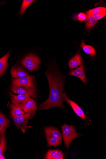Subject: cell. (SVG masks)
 <instances>
[{
	"label": "cell",
	"instance_id": "1",
	"mask_svg": "<svg viewBox=\"0 0 106 159\" xmlns=\"http://www.w3.org/2000/svg\"><path fill=\"white\" fill-rule=\"evenodd\" d=\"M49 82L50 94L48 99L39 105V110L52 107L64 108L61 95L64 91V83L56 71L48 70L45 73Z\"/></svg>",
	"mask_w": 106,
	"mask_h": 159
},
{
	"label": "cell",
	"instance_id": "2",
	"mask_svg": "<svg viewBox=\"0 0 106 159\" xmlns=\"http://www.w3.org/2000/svg\"><path fill=\"white\" fill-rule=\"evenodd\" d=\"M62 127L65 144L67 149H69L72 141L81 134L77 132L74 127L72 125H68L65 124Z\"/></svg>",
	"mask_w": 106,
	"mask_h": 159
},
{
	"label": "cell",
	"instance_id": "3",
	"mask_svg": "<svg viewBox=\"0 0 106 159\" xmlns=\"http://www.w3.org/2000/svg\"><path fill=\"white\" fill-rule=\"evenodd\" d=\"M21 63L29 71L32 72L39 69L41 61L37 56L33 54H30L24 58L21 61Z\"/></svg>",
	"mask_w": 106,
	"mask_h": 159
},
{
	"label": "cell",
	"instance_id": "4",
	"mask_svg": "<svg viewBox=\"0 0 106 159\" xmlns=\"http://www.w3.org/2000/svg\"><path fill=\"white\" fill-rule=\"evenodd\" d=\"M11 117L13 119L15 125L18 129H21L24 134L26 132V130L28 128L32 127L27 125L29 120L33 118L32 115L30 113L25 114L19 116Z\"/></svg>",
	"mask_w": 106,
	"mask_h": 159
},
{
	"label": "cell",
	"instance_id": "5",
	"mask_svg": "<svg viewBox=\"0 0 106 159\" xmlns=\"http://www.w3.org/2000/svg\"><path fill=\"white\" fill-rule=\"evenodd\" d=\"M11 91L16 94L27 95L30 97L35 98L37 96L36 89H33L28 87L11 84Z\"/></svg>",
	"mask_w": 106,
	"mask_h": 159
},
{
	"label": "cell",
	"instance_id": "6",
	"mask_svg": "<svg viewBox=\"0 0 106 159\" xmlns=\"http://www.w3.org/2000/svg\"><path fill=\"white\" fill-rule=\"evenodd\" d=\"M35 78V76L31 75L21 78L13 79L11 84L23 85L33 89H36Z\"/></svg>",
	"mask_w": 106,
	"mask_h": 159
},
{
	"label": "cell",
	"instance_id": "7",
	"mask_svg": "<svg viewBox=\"0 0 106 159\" xmlns=\"http://www.w3.org/2000/svg\"><path fill=\"white\" fill-rule=\"evenodd\" d=\"M62 100L65 101L71 107L74 111L76 114L83 120H86L87 117L85 115L83 110L76 103L70 99L65 93H63L61 95Z\"/></svg>",
	"mask_w": 106,
	"mask_h": 159
},
{
	"label": "cell",
	"instance_id": "8",
	"mask_svg": "<svg viewBox=\"0 0 106 159\" xmlns=\"http://www.w3.org/2000/svg\"><path fill=\"white\" fill-rule=\"evenodd\" d=\"M10 72L13 79L21 78L29 75L27 71L18 63L12 66Z\"/></svg>",
	"mask_w": 106,
	"mask_h": 159
},
{
	"label": "cell",
	"instance_id": "9",
	"mask_svg": "<svg viewBox=\"0 0 106 159\" xmlns=\"http://www.w3.org/2000/svg\"><path fill=\"white\" fill-rule=\"evenodd\" d=\"M25 114L30 113L32 115L33 118L36 114L37 106L36 101L31 97L29 98L22 107Z\"/></svg>",
	"mask_w": 106,
	"mask_h": 159
},
{
	"label": "cell",
	"instance_id": "10",
	"mask_svg": "<svg viewBox=\"0 0 106 159\" xmlns=\"http://www.w3.org/2000/svg\"><path fill=\"white\" fill-rule=\"evenodd\" d=\"M9 95L13 104L22 107L27 99L30 97L27 95L18 94L15 95L10 92Z\"/></svg>",
	"mask_w": 106,
	"mask_h": 159
},
{
	"label": "cell",
	"instance_id": "11",
	"mask_svg": "<svg viewBox=\"0 0 106 159\" xmlns=\"http://www.w3.org/2000/svg\"><path fill=\"white\" fill-rule=\"evenodd\" d=\"M7 128H2L0 132V159H5L4 154L7 148L5 132Z\"/></svg>",
	"mask_w": 106,
	"mask_h": 159
},
{
	"label": "cell",
	"instance_id": "12",
	"mask_svg": "<svg viewBox=\"0 0 106 159\" xmlns=\"http://www.w3.org/2000/svg\"><path fill=\"white\" fill-rule=\"evenodd\" d=\"M7 107L10 111L11 117L21 116L25 114L22 107L8 102Z\"/></svg>",
	"mask_w": 106,
	"mask_h": 159
},
{
	"label": "cell",
	"instance_id": "13",
	"mask_svg": "<svg viewBox=\"0 0 106 159\" xmlns=\"http://www.w3.org/2000/svg\"><path fill=\"white\" fill-rule=\"evenodd\" d=\"M45 135H48L62 142V134L56 128L53 127H48L45 129Z\"/></svg>",
	"mask_w": 106,
	"mask_h": 159
},
{
	"label": "cell",
	"instance_id": "14",
	"mask_svg": "<svg viewBox=\"0 0 106 159\" xmlns=\"http://www.w3.org/2000/svg\"><path fill=\"white\" fill-rule=\"evenodd\" d=\"M11 51H9L5 56L0 59V76L6 72L8 66V60Z\"/></svg>",
	"mask_w": 106,
	"mask_h": 159
},
{
	"label": "cell",
	"instance_id": "15",
	"mask_svg": "<svg viewBox=\"0 0 106 159\" xmlns=\"http://www.w3.org/2000/svg\"><path fill=\"white\" fill-rule=\"evenodd\" d=\"M65 157L63 152L58 150H49L45 157L47 159H63Z\"/></svg>",
	"mask_w": 106,
	"mask_h": 159
},
{
	"label": "cell",
	"instance_id": "16",
	"mask_svg": "<svg viewBox=\"0 0 106 159\" xmlns=\"http://www.w3.org/2000/svg\"><path fill=\"white\" fill-rule=\"evenodd\" d=\"M82 64L81 55L79 53H77L69 61V66L70 69H73L81 65Z\"/></svg>",
	"mask_w": 106,
	"mask_h": 159
},
{
	"label": "cell",
	"instance_id": "17",
	"mask_svg": "<svg viewBox=\"0 0 106 159\" xmlns=\"http://www.w3.org/2000/svg\"><path fill=\"white\" fill-rule=\"evenodd\" d=\"M81 46L85 53L93 57L95 56L96 51L95 49L91 46L86 44L84 40L81 41Z\"/></svg>",
	"mask_w": 106,
	"mask_h": 159
},
{
	"label": "cell",
	"instance_id": "18",
	"mask_svg": "<svg viewBox=\"0 0 106 159\" xmlns=\"http://www.w3.org/2000/svg\"><path fill=\"white\" fill-rule=\"evenodd\" d=\"M10 121L3 112L0 111V132L4 128H8L10 126Z\"/></svg>",
	"mask_w": 106,
	"mask_h": 159
},
{
	"label": "cell",
	"instance_id": "19",
	"mask_svg": "<svg viewBox=\"0 0 106 159\" xmlns=\"http://www.w3.org/2000/svg\"><path fill=\"white\" fill-rule=\"evenodd\" d=\"M87 18L85 21V26L86 29L89 30L94 26L97 24V20H95L88 12L87 11Z\"/></svg>",
	"mask_w": 106,
	"mask_h": 159
},
{
	"label": "cell",
	"instance_id": "20",
	"mask_svg": "<svg viewBox=\"0 0 106 159\" xmlns=\"http://www.w3.org/2000/svg\"><path fill=\"white\" fill-rule=\"evenodd\" d=\"M84 66L83 65L74 70H70L69 74L70 76L76 77L80 79L82 74L84 73Z\"/></svg>",
	"mask_w": 106,
	"mask_h": 159
},
{
	"label": "cell",
	"instance_id": "21",
	"mask_svg": "<svg viewBox=\"0 0 106 159\" xmlns=\"http://www.w3.org/2000/svg\"><path fill=\"white\" fill-rule=\"evenodd\" d=\"M35 1L33 0H23L20 11L21 15L23 16L28 7Z\"/></svg>",
	"mask_w": 106,
	"mask_h": 159
},
{
	"label": "cell",
	"instance_id": "22",
	"mask_svg": "<svg viewBox=\"0 0 106 159\" xmlns=\"http://www.w3.org/2000/svg\"><path fill=\"white\" fill-rule=\"evenodd\" d=\"M46 135V139L48 143V147L54 146L55 147H58L59 146L62 142L53 138L48 135Z\"/></svg>",
	"mask_w": 106,
	"mask_h": 159
},
{
	"label": "cell",
	"instance_id": "23",
	"mask_svg": "<svg viewBox=\"0 0 106 159\" xmlns=\"http://www.w3.org/2000/svg\"><path fill=\"white\" fill-rule=\"evenodd\" d=\"M88 12L91 14H98L106 12V8L104 7H98L91 10H90Z\"/></svg>",
	"mask_w": 106,
	"mask_h": 159
},
{
	"label": "cell",
	"instance_id": "24",
	"mask_svg": "<svg viewBox=\"0 0 106 159\" xmlns=\"http://www.w3.org/2000/svg\"><path fill=\"white\" fill-rule=\"evenodd\" d=\"M88 12L90 14V15L96 20H99L101 19L105 16L106 15V12L98 14H91L89 12Z\"/></svg>",
	"mask_w": 106,
	"mask_h": 159
},
{
	"label": "cell",
	"instance_id": "25",
	"mask_svg": "<svg viewBox=\"0 0 106 159\" xmlns=\"http://www.w3.org/2000/svg\"><path fill=\"white\" fill-rule=\"evenodd\" d=\"M78 20L81 21H84L86 19L87 16L85 14L81 12L80 13L78 16Z\"/></svg>",
	"mask_w": 106,
	"mask_h": 159
},
{
	"label": "cell",
	"instance_id": "26",
	"mask_svg": "<svg viewBox=\"0 0 106 159\" xmlns=\"http://www.w3.org/2000/svg\"><path fill=\"white\" fill-rule=\"evenodd\" d=\"M4 4H5L3 2H0V5H3Z\"/></svg>",
	"mask_w": 106,
	"mask_h": 159
}]
</instances>
